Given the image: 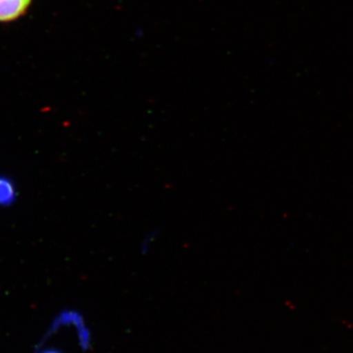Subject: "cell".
Instances as JSON below:
<instances>
[{
	"mask_svg": "<svg viewBox=\"0 0 353 353\" xmlns=\"http://www.w3.org/2000/svg\"><path fill=\"white\" fill-rule=\"evenodd\" d=\"M158 236H159V230H152L150 233L143 236L141 241V248H139V252L141 254H148L152 250Z\"/></svg>",
	"mask_w": 353,
	"mask_h": 353,
	"instance_id": "7a4b0ae2",
	"label": "cell"
},
{
	"mask_svg": "<svg viewBox=\"0 0 353 353\" xmlns=\"http://www.w3.org/2000/svg\"><path fill=\"white\" fill-rule=\"evenodd\" d=\"M32 0H0V22H9L26 12Z\"/></svg>",
	"mask_w": 353,
	"mask_h": 353,
	"instance_id": "6da1fadb",
	"label": "cell"
},
{
	"mask_svg": "<svg viewBox=\"0 0 353 353\" xmlns=\"http://www.w3.org/2000/svg\"><path fill=\"white\" fill-rule=\"evenodd\" d=\"M44 353H58L57 352H44Z\"/></svg>",
	"mask_w": 353,
	"mask_h": 353,
	"instance_id": "277c9868",
	"label": "cell"
},
{
	"mask_svg": "<svg viewBox=\"0 0 353 353\" xmlns=\"http://www.w3.org/2000/svg\"><path fill=\"white\" fill-rule=\"evenodd\" d=\"M12 196V188L8 183L0 181V201H7Z\"/></svg>",
	"mask_w": 353,
	"mask_h": 353,
	"instance_id": "3957f363",
	"label": "cell"
}]
</instances>
